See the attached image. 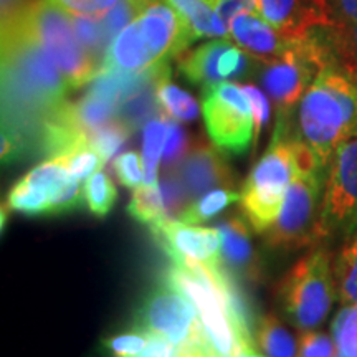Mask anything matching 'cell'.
I'll return each instance as SVG.
<instances>
[{"instance_id": "cell-39", "label": "cell", "mask_w": 357, "mask_h": 357, "mask_svg": "<svg viewBox=\"0 0 357 357\" xmlns=\"http://www.w3.org/2000/svg\"><path fill=\"white\" fill-rule=\"evenodd\" d=\"M132 357H181L178 346L169 341V339L159 336V334L149 333L147 344L137 356Z\"/></svg>"}, {"instance_id": "cell-19", "label": "cell", "mask_w": 357, "mask_h": 357, "mask_svg": "<svg viewBox=\"0 0 357 357\" xmlns=\"http://www.w3.org/2000/svg\"><path fill=\"white\" fill-rule=\"evenodd\" d=\"M253 336L265 357H298L296 339L275 314L260 316Z\"/></svg>"}, {"instance_id": "cell-4", "label": "cell", "mask_w": 357, "mask_h": 357, "mask_svg": "<svg viewBox=\"0 0 357 357\" xmlns=\"http://www.w3.org/2000/svg\"><path fill=\"white\" fill-rule=\"evenodd\" d=\"M296 172L291 123L276 121L270 146L245 178L240 197L243 215L255 234L265 235L273 225Z\"/></svg>"}, {"instance_id": "cell-8", "label": "cell", "mask_w": 357, "mask_h": 357, "mask_svg": "<svg viewBox=\"0 0 357 357\" xmlns=\"http://www.w3.org/2000/svg\"><path fill=\"white\" fill-rule=\"evenodd\" d=\"M326 177V171L296 172L278 217L263 235L268 248L289 252L316 243Z\"/></svg>"}, {"instance_id": "cell-23", "label": "cell", "mask_w": 357, "mask_h": 357, "mask_svg": "<svg viewBox=\"0 0 357 357\" xmlns=\"http://www.w3.org/2000/svg\"><path fill=\"white\" fill-rule=\"evenodd\" d=\"M83 197L84 205L91 215L105 218L113 211L116 199H118V190H116V185L108 174L98 171L84 182Z\"/></svg>"}, {"instance_id": "cell-28", "label": "cell", "mask_w": 357, "mask_h": 357, "mask_svg": "<svg viewBox=\"0 0 357 357\" xmlns=\"http://www.w3.org/2000/svg\"><path fill=\"white\" fill-rule=\"evenodd\" d=\"M129 134H131V131L119 119H114L113 123L106 124V126L98 129L96 132H93L91 142L96 147L98 153L101 154V158L105 159V162H108L121 149Z\"/></svg>"}, {"instance_id": "cell-18", "label": "cell", "mask_w": 357, "mask_h": 357, "mask_svg": "<svg viewBox=\"0 0 357 357\" xmlns=\"http://www.w3.org/2000/svg\"><path fill=\"white\" fill-rule=\"evenodd\" d=\"M331 61L357 84V24L321 29Z\"/></svg>"}, {"instance_id": "cell-14", "label": "cell", "mask_w": 357, "mask_h": 357, "mask_svg": "<svg viewBox=\"0 0 357 357\" xmlns=\"http://www.w3.org/2000/svg\"><path fill=\"white\" fill-rule=\"evenodd\" d=\"M257 7L268 24L291 38L333 25L326 0H257Z\"/></svg>"}, {"instance_id": "cell-1", "label": "cell", "mask_w": 357, "mask_h": 357, "mask_svg": "<svg viewBox=\"0 0 357 357\" xmlns=\"http://www.w3.org/2000/svg\"><path fill=\"white\" fill-rule=\"evenodd\" d=\"M71 86L55 61L24 30L3 20V124L30 137L35 124L66 100Z\"/></svg>"}, {"instance_id": "cell-31", "label": "cell", "mask_w": 357, "mask_h": 357, "mask_svg": "<svg viewBox=\"0 0 357 357\" xmlns=\"http://www.w3.org/2000/svg\"><path fill=\"white\" fill-rule=\"evenodd\" d=\"M48 2L65 10L71 17L101 19L121 0H48Z\"/></svg>"}, {"instance_id": "cell-30", "label": "cell", "mask_w": 357, "mask_h": 357, "mask_svg": "<svg viewBox=\"0 0 357 357\" xmlns=\"http://www.w3.org/2000/svg\"><path fill=\"white\" fill-rule=\"evenodd\" d=\"M113 171L123 187L136 190L144 185V164L136 151L119 154L113 160Z\"/></svg>"}, {"instance_id": "cell-12", "label": "cell", "mask_w": 357, "mask_h": 357, "mask_svg": "<svg viewBox=\"0 0 357 357\" xmlns=\"http://www.w3.org/2000/svg\"><path fill=\"white\" fill-rule=\"evenodd\" d=\"M220 234L222 266L242 283H261L265 278L260 252L252 238V227L242 213H229L217 225Z\"/></svg>"}, {"instance_id": "cell-5", "label": "cell", "mask_w": 357, "mask_h": 357, "mask_svg": "<svg viewBox=\"0 0 357 357\" xmlns=\"http://www.w3.org/2000/svg\"><path fill=\"white\" fill-rule=\"evenodd\" d=\"M336 294L331 253L319 245L289 268L281 280L276 300L289 324L300 331H312L328 318Z\"/></svg>"}, {"instance_id": "cell-10", "label": "cell", "mask_w": 357, "mask_h": 357, "mask_svg": "<svg viewBox=\"0 0 357 357\" xmlns=\"http://www.w3.org/2000/svg\"><path fill=\"white\" fill-rule=\"evenodd\" d=\"M199 323L195 306L184 294L162 283L142 298L132 316V328L159 334L176 346L185 342Z\"/></svg>"}, {"instance_id": "cell-34", "label": "cell", "mask_w": 357, "mask_h": 357, "mask_svg": "<svg viewBox=\"0 0 357 357\" xmlns=\"http://www.w3.org/2000/svg\"><path fill=\"white\" fill-rule=\"evenodd\" d=\"M298 357H336L334 337L321 331H301Z\"/></svg>"}, {"instance_id": "cell-25", "label": "cell", "mask_w": 357, "mask_h": 357, "mask_svg": "<svg viewBox=\"0 0 357 357\" xmlns=\"http://www.w3.org/2000/svg\"><path fill=\"white\" fill-rule=\"evenodd\" d=\"M126 211L134 220L144 225H153L162 218H167L159 184L141 185L139 189L134 190Z\"/></svg>"}, {"instance_id": "cell-20", "label": "cell", "mask_w": 357, "mask_h": 357, "mask_svg": "<svg viewBox=\"0 0 357 357\" xmlns=\"http://www.w3.org/2000/svg\"><path fill=\"white\" fill-rule=\"evenodd\" d=\"M155 96H158L159 109L167 119L177 123H190L197 119L199 105L185 89L178 88L172 83L171 71L159 78L155 84Z\"/></svg>"}, {"instance_id": "cell-17", "label": "cell", "mask_w": 357, "mask_h": 357, "mask_svg": "<svg viewBox=\"0 0 357 357\" xmlns=\"http://www.w3.org/2000/svg\"><path fill=\"white\" fill-rule=\"evenodd\" d=\"M189 24L195 42L200 38L229 37V29L208 0H166Z\"/></svg>"}, {"instance_id": "cell-15", "label": "cell", "mask_w": 357, "mask_h": 357, "mask_svg": "<svg viewBox=\"0 0 357 357\" xmlns=\"http://www.w3.org/2000/svg\"><path fill=\"white\" fill-rule=\"evenodd\" d=\"M229 38L260 63H268L284 53L303 38H291L271 26L260 13L247 12L236 15L229 26Z\"/></svg>"}, {"instance_id": "cell-22", "label": "cell", "mask_w": 357, "mask_h": 357, "mask_svg": "<svg viewBox=\"0 0 357 357\" xmlns=\"http://www.w3.org/2000/svg\"><path fill=\"white\" fill-rule=\"evenodd\" d=\"M167 139V119L154 118L146 123L142 131V164H144V185L158 184L160 155Z\"/></svg>"}, {"instance_id": "cell-16", "label": "cell", "mask_w": 357, "mask_h": 357, "mask_svg": "<svg viewBox=\"0 0 357 357\" xmlns=\"http://www.w3.org/2000/svg\"><path fill=\"white\" fill-rule=\"evenodd\" d=\"M230 45L229 37L211 38L192 52L181 53L177 56L178 71L187 82L202 88L223 83L222 58Z\"/></svg>"}, {"instance_id": "cell-38", "label": "cell", "mask_w": 357, "mask_h": 357, "mask_svg": "<svg viewBox=\"0 0 357 357\" xmlns=\"http://www.w3.org/2000/svg\"><path fill=\"white\" fill-rule=\"evenodd\" d=\"M333 25L357 24V0H326Z\"/></svg>"}, {"instance_id": "cell-24", "label": "cell", "mask_w": 357, "mask_h": 357, "mask_svg": "<svg viewBox=\"0 0 357 357\" xmlns=\"http://www.w3.org/2000/svg\"><path fill=\"white\" fill-rule=\"evenodd\" d=\"M242 194H238L235 189H213L202 197L194 200L184 212L181 213V220L187 223H200L208 220L217 213L225 211L231 204L238 202Z\"/></svg>"}, {"instance_id": "cell-36", "label": "cell", "mask_w": 357, "mask_h": 357, "mask_svg": "<svg viewBox=\"0 0 357 357\" xmlns=\"http://www.w3.org/2000/svg\"><path fill=\"white\" fill-rule=\"evenodd\" d=\"M245 93H247L250 101H252L253 116H255V142L258 141L261 129L265 128V124L270 119V102H268L265 93L260 88H257L255 84H242Z\"/></svg>"}, {"instance_id": "cell-7", "label": "cell", "mask_w": 357, "mask_h": 357, "mask_svg": "<svg viewBox=\"0 0 357 357\" xmlns=\"http://www.w3.org/2000/svg\"><path fill=\"white\" fill-rule=\"evenodd\" d=\"M357 230V136L334 153L326 177L316 243H346Z\"/></svg>"}, {"instance_id": "cell-3", "label": "cell", "mask_w": 357, "mask_h": 357, "mask_svg": "<svg viewBox=\"0 0 357 357\" xmlns=\"http://www.w3.org/2000/svg\"><path fill=\"white\" fill-rule=\"evenodd\" d=\"M3 20L24 30L47 52L71 89L93 82L100 75V61L95 60L79 40L73 17L48 0H33L17 8V12H7Z\"/></svg>"}, {"instance_id": "cell-11", "label": "cell", "mask_w": 357, "mask_h": 357, "mask_svg": "<svg viewBox=\"0 0 357 357\" xmlns=\"http://www.w3.org/2000/svg\"><path fill=\"white\" fill-rule=\"evenodd\" d=\"M155 243L172 261H202L205 265H220V234L217 229L197 227L184 220H162L149 225Z\"/></svg>"}, {"instance_id": "cell-27", "label": "cell", "mask_w": 357, "mask_h": 357, "mask_svg": "<svg viewBox=\"0 0 357 357\" xmlns=\"http://www.w3.org/2000/svg\"><path fill=\"white\" fill-rule=\"evenodd\" d=\"M147 339H149V333L131 326V329L126 333L105 337L101 344L111 357H132L144 349Z\"/></svg>"}, {"instance_id": "cell-35", "label": "cell", "mask_w": 357, "mask_h": 357, "mask_svg": "<svg viewBox=\"0 0 357 357\" xmlns=\"http://www.w3.org/2000/svg\"><path fill=\"white\" fill-rule=\"evenodd\" d=\"M178 352H181V357H218L211 341H208L202 323H199L189 339L178 346Z\"/></svg>"}, {"instance_id": "cell-6", "label": "cell", "mask_w": 357, "mask_h": 357, "mask_svg": "<svg viewBox=\"0 0 357 357\" xmlns=\"http://www.w3.org/2000/svg\"><path fill=\"white\" fill-rule=\"evenodd\" d=\"M328 63H331V56L319 29L303 37L283 56L260 63L258 78L275 102L278 121L289 123L293 109L298 108L306 89Z\"/></svg>"}, {"instance_id": "cell-21", "label": "cell", "mask_w": 357, "mask_h": 357, "mask_svg": "<svg viewBox=\"0 0 357 357\" xmlns=\"http://www.w3.org/2000/svg\"><path fill=\"white\" fill-rule=\"evenodd\" d=\"M334 278L341 305H357V230L346 243H342L334 265Z\"/></svg>"}, {"instance_id": "cell-29", "label": "cell", "mask_w": 357, "mask_h": 357, "mask_svg": "<svg viewBox=\"0 0 357 357\" xmlns=\"http://www.w3.org/2000/svg\"><path fill=\"white\" fill-rule=\"evenodd\" d=\"M60 159L63 160L71 176L79 178V181H86L88 177H91L95 172L101 171V167L105 166V159L98 153L93 142L88 146H83L82 149L75 151L73 154L65 155V158Z\"/></svg>"}, {"instance_id": "cell-40", "label": "cell", "mask_w": 357, "mask_h": 357, "mask_svg": "<svg viewBox=\"0 0 357 357\" xmlns=\"http://www.w3.org/2000/svg\"><path fill=\"white\" fill-rule=\"evenodd\" d=\"M243 357H265V356H263V354H261V352H260V354H258V352H257V351H253V352H250V354H247V356H243Z\"/></svg>"}, {"instance_id": "cell-2", "label": "cell", "mask_w": 357, "mask_h": 357, "mask_svg": "<svg viewBox=\"0 0 357 357\" xmlns=\"http://www.w3.org/2000/svg\"><path fill=\"white\" fill-rule=\"evenodd\" d=\"M291 134L326 169L337 147L357 136V84L333 61L303 95Z\"/></svg>"}, {"instance_id": "cell-32", "label": "cell", "mask_w": 357, "mask_h": 357, "mask_svg": "<svg viewBox=\"0 0 357 357\" xmlns=\"http://www.w3.org/2000/svg\"><path fill=\"white\" fill-rule=\"evenodd\" d=\"M160 194H162L164 208H166L167 218H172L174 215H181L185 211V202L189 200L187 192L182 185L181 178L176 174V171H166L162 181H160Z\"/></svg>"}, {"instance_id": "cell-26", "label": "cell", "mask_w": 357, "mask_h": 357, "mask_svg": "<svg viewBox=\"0 0 357 357\" xmlns=\"http://www.w3.org/2000/svg\"><path fill=\"white\" fill-rule=\"evenodd\" d=\"M336 357H357V305L342 306L331 324Z\"/></svg>"}, {"instance_id": "cell-33", "label": "cell", "mask_w": 357, "mask_h": 357, "mask_svg": "<svg viewBox=\"0 0 357 357\" xmlns=\"http://www.w3.org/2000/svg\"><path fill=\"white\" fill-rule=\"evenodd\" d=\"M187 151H189V139H187L185 131L178 126L177 121L167 119V139L162 158L164 169L166 171L176 169L182 162V159L185 158Z\"/></svg>"}, {"instance_id": "cell-13", "label": "cell", "mask_w": 357, "mask_h": 357, "mask_svg": "<svg viewBox=\"0 0 357 357\" xmlns=\"http://www.w3.org/2000/svg\"><path fill=\"white\" fill-rule=\"evenodd\" d=\"M176 174L181 178L189 200H197L213 189H235V174L217 146L197 141L189 147Z\"/></svg>"}, {"instance_id": "cell-9", "label": "cell", "mask_w": 357, "mask_h": 357, "mask_svg": "<svg viewBox=\"0 0 357 357\" xmlns=\"http://www.w3.org/2000/svg\"><path fill=\"white\" fill-rule=\"evenodd\" d=\"M202 114L208 137L222 153L242 155L255 142V116L242 84L202 88Z\"/></svg>"}, {"instance_id": "cell-37", "label": "cell", "mask_w": 357, "mask_h": 357, "mask_svg": "<svg viewBox=\"0 0 357 357\" xmlns=\"http://www.w3.org/2000/svg\"><path fill=\"white\" fill-rule=\"evenodd\" d=\"M215 12L217 15L220 17L223 24H225L227 29H229L231 20H234L236 15L247 12L258 13V7L257 0H218L215 6Z\"/></svg>"}]
</instances>
